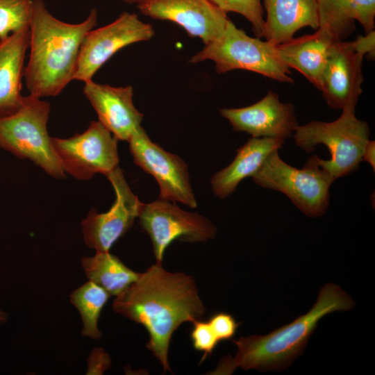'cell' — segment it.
Here are the masks:
<instances>
[{
	"label": "cell",
	"mask_w": 375,
	"mask_h": 375,
	"mask_svg": "<svg viewBox=\"0 0 375 375\" xmlns=\"http://www.w3.org/2000/svg\"><path fill=\"white\" fill-rule=\"evenodd\" d=\"M8 314L0 308V326L8 322Z\"/></svg>",
	"instance_id": "30"
},
{
	"label": "cell",
	"mask_w": 375,
	"mask_h": 375,
	"mask_svg": "<svg viewBox=\"0 0 375 375\" xmlns=\"http://www.w3.org/2000/svg\"><path fill=\"white\" fill-rule=\"evenodd\" d=\"M97 23L95 8L82 22L69 24L53 16L43 0H33L30 53L23 76L30 94L56 97L74 80L83 40Z\"/></svg>",
	"instance_id": "2"
},
{
	"label": "cell",
	"mask_w": 375,
	"mask_h": 375,
	"mask_svg": "<svg viewBox=\"0 0 375 375\" xmlns=\"http://www.w3.org/2000/svg\"><path fill=\"white\" fill-rule=\"evenodd\" d=\"M319 27L340 41L355 29L358 21L365 34L374 31L375 0H316Z\"/></svg>",
	"instance_id": "21"
},
{
	"label": "cell",
	"mask_w": 375,
	"mask_h": 375,
	"mask_svg": "<svg viewBox=\"0 0 375 375\" xmlns=\"http://www.w3.org/2000/svg\"><path fill=\"white\" fill-rule=\"evenodd\" d=\"M337 41L327 31L317 28L314 33L276 44V49L285 65L297 70L319 90L329 54Z\"/></svg>",
	"instance_id": "17"
},
{
	"label": "cell",
	"mask_w": 375,
	"mask_h": 375,
	"mask_svg": "<svg viewBox=\"0 0 375 375\" xmlns=\"http://www.w3.org/2000/svg\"><path fill=\"white\" fill-rule=\"evenodd\" d=\"M117 141L99 121L91 122L83 133L69 138H51L65 172L83 181L97 173L106 176L119 166Z\"/></svg>",
	"instance_id": "9"
},
{
	"label": "cell",
	"mask_w": 375,
	"mask_h": 375,
	"mask_svg": "<svg viewBox=\"0 0 375 375\" xmlns=\"http://www.w3.org/2000/svg\"><path fill=\"white\" fill-rule=\"evenodd\" d=\"M154 30L135 13L122 12L114 22L89 31L81 43L74 80H92L100 67L121 49L150 40Z\"/></svg>",
	"instance_id": "12"
},
{
	"label": "cell",
	"mask_w": 375,
	"mask_h": 375,
	"mask_svg": "<svg viewBox=\"0 0 375 375\" xmlns=\"http://www.w3.org/2000/svg\"><path fill=\"white\" fill-rule=\"evenodd\" d=\"M222 117L233 131L244 132L252 138H291L299 126L294 106L281 102L278 95L269 91L258 102L244 108H223Z\"/></svg>",
	"instance_id": "15"
},
{
	"label": "cell",
	"mask_w": 375,
	"mask_h": 375,
	"mask_svg": "<svg viewBox=\"0 0 375 375\" xmlns=\"http://www.w3.org/2000/svg\"><path fill=\"white\" fill-rule=\"evenodd\" d=\"M110 297L108 292L91 281L70 294V301L78 310L83 322V335L93 340L101 338L102 333L98 327L99 318Z\"/></svg>",
	"instance_id": "23"
},
{
	"label": "cell",
	"mask_w": 375,
	"mask_h": 375,
	"mask_svg": "<svg viewBox=\"0 0 375 375\" xmlns=\"http://www.w3.org/2000/svg\"><path fill=\"white\" fill-rule=\"evenodd\" d=\"M263 3L267 12L263 37L274 45L290 40L301 28L319 27L316 0H263Z\"/></svg>",
	"instance_id": "20"
},
{
	"label": "cell",
	"mask_w": 375,
	"mask_h": 375,
	"mask_svg": "<svg viewBox=\"0 0 375 375\" xmlns=\"http://www.w3.org/2000/svg\"><path fill=\"white\" fill-rule=\"evenodd\" d=\"M211 60L218 74L243 69L260 74L275 81L293 83L290 68L279 59L276 45L259 38L249 36L228 20L223 32L193 56L190 62Z\"/></svg>",
	"instance_id": "7"
},
{
	"label": "cell",
	"mask_w": 375,
	"mask_h": 375,
	"mask_svg": "<svg viewBox=\"0 0 375 375\" xmlns=\"http://www.w3.org/2000/svg\"><path fill=\"white\" fill-rule=\"evenodd\" d=\"M355 304L338 285L327 283L320 290L316 303L308 312L265 335L233 340L238 347L235 356L223 357L217 368L208 374H232L238 367L281 371L303 353L322 317L333 312L349 310Z\"/></svg>",
	"instance_id": "3"
},
{
	"label": "cell",
	"mask_w": 375,
	"mask_h": 375,
	"mask_svg": "<svg viewBox=\"0 0 375 375\" xmlns=\"http://www.w3.org/2000/svg\"><path fill=\"white\" fill-rule=\"evenodd\" d=\"M49 113V102L32 94L23 97L15 112L0 118V148L28 159L51 176L61 178L65 172L47 131Z\"/></svg>",
	"instance_id": "5"
},
{
	"label": "cell",
	"mask_w": 375,
	"mask_h": 375,
	"mask_svg": "<svg viewBox=\"0 0 375 375\" xmlns=\"http://www.w3.org/2000/svg\"><path fill=\"white\" fill-rule=\"evenodd\" d=\"M374 31L351 42L334 43L324 69L321 87L324 99L333 109L355 112L361 94L363 58H374Z\"/></svg>",
	"instance_id": "8"
},
{
	"label": "cell",
	"mask_w": 375,
	"mask_h": 375,
	"mask_svg": "<svg viewBox=\"0 0 375 375\" xmlns=\"http://www.w3.org/2000/svg\"><path fill=\"white\" fill-rule=\"evenodd\" d=\"M112 308L146 328L147 348L165 372H172L168 351L174 331L185 322L201 320L206 310L191 276L167 271L157 262L115 297Z\"/></svg>",
	"instance_id": "1"
},
{
	"label": "cell",
	"mask_w": 375,
	"mask_h": 375,
	"mask_svg": "<svg viewBox=\"0 0 375 375\" xmlns=\"http://www.w3.org/2000/svg\"><path fill=\"white\" fill-rule=\"evenodd\" d=\"M128 142L134 162L157 181L160 200L197 207L188 165L180 156L153 142L141 126Z\"/></svg>",
	"instance_id": "11"
},
{
	"label": "cell",
	"mask_w": 375,
	"mask_h": 375,
	"mask_svg": "<svg viewBox=\"0 0 375 375\" xmlns=\"http://www.w3.org/2000/svg\"><path fill=\"white\" fill-rule=\"evenodd\" d=\"M106 176L115 192V202L103 213L92 209L81 222L84 242L96 251H109L132 226L144 204L131 191L119 166Z\"/></svg>",
	"instance_id": "13"
},
{
	"label": "cell",
	"mask_w": 375,
	"mask_h": 375,
	"mask_svg": "<svg viewBox=\"0 0 375 375\" xmlns=\"http://www.w3.org/2000/svg\"><path fill=\"white\" fill-rule=\"evenodd\" d=\"M138 218L151 238L157 262H162L166 249L173 241L206 242L217 233V228L203 215L160 199L144 204Z\"/></svg>",
	"instance_id": "10"
},
{
	"label": "cell",
	"mask_w": 375,
	"mask_h": 375,
	"mask_svg": "<svg viewBox=\"0 0 375 375\" xmlns=\"http://www.w3.org/2000/svg\"><path fill=\"white\" fill-rule=\"evenodd\" d=\"M208 322L219 342L233 338L240 325L231 315L223 312L213 315Z\"/></svg>",
	"instance_id": "27"
},
{
	"label": "cell",
	"mask_w": 375,
	"mask_h": 375,
	"mask_svg": "<svg viewBox=\"0 0 375 375\" xmlns=\"http://www.w3.org/2000/svg\"><path fill=\"white\" fill-rule=\"evenodd\" d=\"M33 0H0V40L29 26Z\"/></svg>",
	"instance_id": "24"
},
{
	"label": "cell",
	"mask_w": 375,
	"mask_h": 375,
	"mask_svg": "<svg viewBox=\"0 0 375 375\" xmlns=\"http://www.w3.org/2000/svg\"><path fill=\"white\" fill-rule=\"evenodd\" d=\"M193 347L203 353L201 360L203 362L219 342L208 322L197 320L193 322V328L190 333Z\"/></svg>",
	"instance_id": "26"
},
{
	"label": "cell",
	"mask_w": 375,
	"mask_h": 375,
	"mask_svg": "<svg viewBox=\"0 0 375 375\" xmlns=\"http://www.w3.org/2000/svg\"><path fill=\"white\" fill-rule=\"evenodd\" d=\"M369 133L367 122L358 119L355 112L344 110L333 122L311 121L299 125L293 138L297 146L308 153L316 146L325 145L331 158L328 160L320 158V163L337 179L358 169Z\"/></svg>",
	"instance_id": "6"
},
{
	"label": "cell",
	"mask_w": 375,
	"mask_h": 375,
	"mask_svg": "<svg viewBox=\"0 0 375 375\" xmlns=\"http://www.w3.org/2000/svg\"><path fill=\"white\" fill-rule=\"evenodd\" d=\"M28 46V27L0 40V118L13 114L22 105V81Z\"/></svg>",
	"instance_id": "18"
},
{
	"label": "cell",
	"mask_w": 375,
	"mask_h": 375,
	"mask_svg": "<svg viewBox=\"0 0 375 375\" xmlns=\"http://www.w3.org/2000/svg\"><path fill=\"white\" fill-rule=\"evenodd\" d=\"M109 355L103 349H92L88 358V374H101L110 367Z\"/></svg>",
	"instance_id": "28"
},
{
	"label": "cell",
	"mask_w": 375,
	"mask_h": 375,
	"mask_svg": "<svg viewBox=\"0 0 375 375\" xmlns=\"http://www.w3.org/2000/svg\"><path fill=\"white\" fill-rule=\"evenodd\" d=\"M285 139L278 138H251L237 149L233 160L217 172L210 185L215 195L224 199L237 188L246 178L252 177L262 167L267 158L279 150Z\"/></svg>",
	"instance_id": "19"
},
{
	"label": "cell",
	"mask_w": 375,
	"mask_h": 375,
	"mask_svg": "<svg viewBox=\"0 0 375 375\" xmlns=\"http://www.w3.org/2000/svg\"><path fill=\"white\" fill-rule=\"evenodd\" d=\"M81 262L89 281L101 286L110 296L119 295L140 274L129 269L109 251H96L92 257H83Z\"/></svg>",
	"instance_id": "22"
},
{
	"label": "cell",
	"mask_w": 375,
	"mask_h": 375,
	"mask_svg": "<svg viewBox=\"0 0 375 375\" xmlns=\"http://www.w3.org/2000/svg\"><path fill=\"white\" fill-rule=\"evenodd\" d=\"M225 14L235 12L243 15L251 25L256 38L264 35L265 19L261 0H210Z\"/></svg>",
	"instance_id": "25"
},
{
	"label": "cell",
	"mask_w": 375,
	"mask_h": 375,
	"mask_svg": "<svg viewBox=\"0 0 375 375\" xmlns=\"http://www.w3.org/2000/svg\"><path fill=\"white\" fill-rule=\"evenodd\" d=\"M137 8L151 18L177 24L204 44L218 37L229 19L210 0H141Z\"/></svg>",
	"instance_id": "14"
},
{
	"label": "cell",
	"mask_w": 375,
	"mask_h": 375,
	"mask_svg": "<svg viewBox=\"0 0 375 375\" xmlns=\"http://www.w3.org/2000/svg\"><path fill=\"white\" fill-rule=\"evenodd\" d=\"M362 161L369 164L373 170H375V142L368 140L366 143L362 155Z\"/></svg>",
	"instance_id": "29"
},
{
	"label": "cell",
	"mask_w": 375,
	"mask_h": 375,
	"mask_svg": "<svg viewBox=\"0 0 375 375\" xmlns=\"http://www.w3.org/2000/svg\"><path fill=\"white\" fill-rule=\"evenodd\" d=\"M126 3L133 4V3H138L141 0H122Z\"/></svg>",
	"instance_id": "31"
},
{
	"label": "cell",
	"mask_w": 375,
	"mask_h": 375,
	"mask_svg": "<svg viewBox=\"0 0 375 375\" xmlns=\"http://www.w3.org/2000/svg\"><path fill=\"white\" fill-rule=\"evenodd\" d=\"M262 188L285 194L303 214L310 217L324 215L330 203V188L335 178L320 163V158L310 156L302 169L285 162L278 151H273L253 176Z\"/></svg>",
	"instance_id": "4"
},
{
	"label": "cell",
	"mask_w": 375,
	"mask_h": 375,
	"mask_svg": "<svg viewBox=\"0 0 375 375\" xmlns=\"http://www.w3.org/2000/svg\"><path fill=\"white\" fill-rule=\"evenodd\" d=\"M83 94L99 120L118 140L128 141L140 127L143 114L135 107L131 85L112 87L92 80L85 83Z\"/></svg>",
	"instance_id": "16"
}]
</instances>
